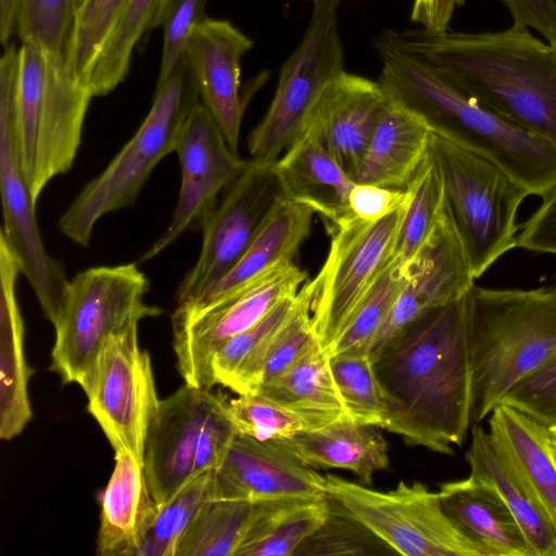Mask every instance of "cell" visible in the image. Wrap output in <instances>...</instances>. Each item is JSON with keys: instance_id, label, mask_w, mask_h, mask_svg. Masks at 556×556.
<instances>
[{"instance_id": "7402d4cb", "label": "cell", "mask_w": 556, "mask_h": 556, "mask_svg": "<svg viewBox=\"0 0 556 556\" xmlns=\"http://www.w3.org/2000/svg\"><path fill=\"white\" fill-rule=\"evenodd\" d=\"M488 424L496 454L556 529V456L549 428L505 403L494 407Z\"/></svg>"}, {"instance_id": "9a60e30c", "label": "cell", "mask_w": 556, "mask_h": 556, "mask_svg": "<svg viewBox=\"0 0 556 556\" xmlns=\"http://www.w3.org/2000/svg\"><path fill=\"white\" fill-rule=\"evenodd\" d=\"M275 162L251 157L243 173L223 194L202 228L198 260L177 287V305L203 299L237 264L283 199Z\"/></svg>"}, {"instance_id": "6da1fadb", "label": "cell", "mask_w": 556, "mask_h": 556, "mask_svg": "<svg viewBox=\"0 0 556 556\" xmlns=\"http://www.w3.org/2000/svg\"><path fill=\"white\" fill-rule=\"evenodd\" d=\"M371 358L388 403L383 429L409 445L454 454L473 424L467 293L410 324Z\"/></svg>"}, {"instance_id": "ffe728a7", "label": "cell", "mask_w": 556, "mask_h": 556, "mask_svg": "<svg viewBox=\"0 0 556 556\" xmlns=\"http://www.w3.org/2000/svg\"><path fill=\"white\" fill-rule=\"evenodd\" d=\"M253 45L230 22L205 17L191 31L185 54L201 103L237 154L245 108L240 94L241 60Z\"/></svg>"}, {"instance_id": "3957f363", "label": "cell", "mask_w": 556, "mask_h": 556, "mask_svg": "<svg viewBox=\"0 0 556 556\" xmlns=\"http://www.w3.org/2000/svg\"><path fill=\"white\" fill-rule=\"evenodd\" d=\"M399 37L480 104L556 144V43L515 23L498 31L418 28Z\"/></svg>"}, {"instance_id": "7dc6e473", "label": "cell", "mask_w": 556, "mask_h": 556, "mask_svg": "<svg viewBox=\"0 0 556 556\" xmlns=\"http://www.w3.org/2000/svg\"><path fill=\"white\" fill-rule=\"evenodd\" d=\"M408 200L407 189L354 182L349 194V208L361 220L377 222L405 205Z\"/></svg>"}, {"instance_id": "5b68a950", "label": "cell", "mask_w": 556, "mask_h": 556, "mask_svg": "<svg viewBox=\"0 0 556 556\" xmlns=\"http://www.w3.org/2000/svg\"><path fill=\"white\" fill-rule=\"evenodd\" d=\"M92 98L71 73L64 53L34 43L20 46L14 130L36 202L50 180L71 169Z\"/></svg>"}, {"instance_id": "e0dca14e", "label": "cell", "mask_w": 556, "mask_h": 556, "mask_svg": "<svg viewBox=\"0 0 556 556\" xmlns=\"http://www.w3.org/2000/svg\"><path fill=\"white\" fill-rule=\"evenodd\" d=\"M327 497L326 476L277 441L236 432L213 470L212 498L257 503Z\"/></svg>"}, {"instance_id": "f6af8a7d", "label": "cell", "mask_w": 556, "mask_h": 556, "mask_svg": "<svg viewBox=\"0 0 556 556\" xmlns=\"http://www.w3.org/2000/svg\"><path fill=\"white\" fill-rule=\"evenodd\" d=\"M330 501V500H329ZM325 523L296 551L295 555L366 554L369 538L375 536L332 501ZM376 538V536H375Z\"/></svg>"}, {"instance_id": "ba28073f", "label": "cell", "mask_w": 556, "mask_h": 556, "mask_svg": "<svg viewBox=\"0 0 556 556\" xmlns=\"http://www.w3.org/2000/svg\"><path fill=\"white\" fill-rule=\"evenodd\" d=\"M149 280L135 263L98 266L68 281L55 321L50 369L81 384L104 342L162 309L144 302Z\"/></svg>"}, {"instance_id": "bcb514c9", "label": "cell", "mask_w": 556, "mask_h": 556, "mask_svg": "<svg viewBox=\"0 0 556 556\" xmlns=\"http://www.w3.org/2000/svg\"><path fill=\"white\" fill-rule=\"evenodd\" d=\"M208 0H175L162 27L163 49L156 86L163 84L185 59L193 28L205 17Z\"/></svg>"}, {"instance_id": "c3c4849f", "label": "cell", "mask_w": 556, "mask_h": 556, "mask_svg": "<svg viewBox=\"0 0 556 556\" xmlns=\"http://www.w3.org/2000/svg\"><path fill=\"white\" fill-rule=\"evenodd\" d=\"M520 229L518 248L556 255V185L542 197L541 204Z\"/></svg>"}, {"instance_id": "83f0119b", "label": "cell", "mask_w": 556, "mask_h": 556, "mask_svg": "<svg viewBox=\"0 0 556 556\" xmlns=\"http://www.w3.org/2000/svg\"><path fill=\"white\" fill-rule=\"evenodd\" d=\"M312 468H340L369 485L389 467L388 444L377 427L344 419L318 430H302L276 440Z\"/></svg>"}, {"instance_id": "74e56055", "label": "cell", "mask_w": 556, "mask_h": 556, "mask_svg": "<svg viewBox=\"0 0 556 556\" xmlns=\"http://www.w3.org/2000/svg\"><path fill=\"white\" fill-rule=\"evenodd\" d=\"M329 366L349 416L356 422L383 429L388 403L370 354L329 355Z\"/></svg>"}, {"instance_id": "7bdbcfd3", "label": "cell", "mask_w": 556, "mask_h": 556, "mask_svg": "<svg viewBox=\"0 0 556 556\" xmlns=\"http://www.w3.org/2000/svg\"><path fill=\"white\" fill-rule=\"evenodd\" d=\"M301 294L295 312L277 336L264 361L257 388L283 374L318 343L311 319L309 280L301 287Z\"/></svg>"}, {"instance_id": "8d00e7d4", "label": "cell", "mask_w": 556, "mask_h": 556, "mask_svg": "<svg viewBox=\"0 0 556 556\" xmlns=\"http://www.w3.org/2000/svg\"><path fill=\"white\" fill-rule=\"evenodd\" d=\"M253 503L211 498L181 540L176 556H235Z\"/></svg>"}, {"instance_id": "ee69618b", "label": "cell", "mask_w": 556, "mask_h": 556, "mask_svg": "<svg viewBox=\"0 0 556 556\" xmlns=\"http://www.w3.org/2000/svg\"><path fill=\"white\" fill-rule=\"evenodd\" d=\"M501 403L516 407L547 428L556 427V351L520 380Z\"/></svg>"}, {"instance_id": "8992f818", "label": "cell", "mask_w": 556, "mask_h": 556, "mask_svg": "<svg viewBox=\"0 0 556 556\" xmlns=\"http://www.w3.org/2000/svg\"><path fill=\"white\" fill-rule=\"evenodd\" d=\"M199 102L194 78L184 59L156 86L151 109L131 139L61 216L60 231L86 247L102 216L134 204L153 168L175 152L184 124Z\"/></svg>"}, {"instance_id": "ac0fdd59", "label": "cell", "mask_w": 556, "mask_h": 556, "mask_svg": "<svg viewBox=\"0 0 556 556\" xmlns=\"http://www.w3.org/2000/svg\"><path fill=\"white\" fill-rule=\"evenodd\" d=\"M220 394L185 383L161 400L148 430L143 468L159 508L193 479V466L204 422Z\"/></svg>"}, {"instance_id": "277c9868", "label": "cell", "mask_w": 556, "mask_h": 556, "mask_svg": "<svg viewBox=\"0 0 556 556\" xmlns=\"http://www.w3.org/2000/svg\"><path fill=\"white\" fill-rule=\"evenodd\" d=\"M467 305L475 424L556 351V286L491 289L475 283Z\"/></svg>"}, {"instance_id": "44dd1931", "label": "cell", "mask_w": 556, "mask_h": 556, "mask_svg": "<svg viewBox=\"0 0 556 556\" xmlns=\"http://www.w3.org/2000/svg\"><path fill=\"white\" fill-rule=\"evenodd\" d=\"M388 105L377 80L344 71L324 89L303 132L315 137L352 176Z\"/></svg>"}, {"instance_id": "d4e9b609", "label": "cell", "mask_w": 556, "mask_h": 556, "mask_svg": "<svg viewBox=\"0 0 556 556\" xmlns=\"http://www.w3.org/2000/svg\"><path fill=\"white\" fill-rule=\"evenodd\" d=\"M157 513L143 463L128 452L115 453V466L101 498L97 554L135 556Z\"/></svg>"}, {"instance_id": "f907efd6", "label": "cell", "mask_w": 556, "mask_h": 556, "mask_svg": "<svg viewBox=\"0 0 556 556\" xmlns=\"http://www.w3.org/2000/svg\"><path fill=\"white\" fill-rule=\"evenodd\" d=\"M18 0H0V39L5 46L14 35V22Z\"/></svg>"}, {"instance_id": "1f68e13d", "label": "cell", "mask_w": 556, "mask_h": 556, "mask_svg": "<svg viewBox=\"0 0 556 556\" xmlns=\"http://www.w3.org/2000/svg\"><path fill=\"white\" fill-rule=\"evenodd\" d=\"M465 458L470 475L489 482L509 507L523 531L532 556H556L555 527L501 460L480 422L471 425L470 444Z\"/></svg>"}, {"instance_id": "d6986e66", "label": "cell", "mask_w": 556, "mask_h": 556, "mask_svg": "<svg viewBox=\"0 0 556 556\" xmlns=\"http://www.w3.org/2000/svg\"><path fill=\"white\" fill-rule=\"evenodd\" d=\"M407 269L408 281L378 332L370 356L410 324L462 298L475 285L468 260L444 208L427 242Z\"/></svg>"}, {"instance_id": "f35d334b", "label": "cell", "mask_w": 556, "mask_h": 556, "mask_svg": "<svg viewBox=\"0 0 556 556\" xmlns=\"http://www.w3.org/2000/svg\"><path fill=\"white\" fill-rule=\"evenodd\" d=\"M212 482L213 470L203 472L162 505L135 556H176L185 534L212 498Z\"/></svg>"}, {"instance_id": "30bf717a", "label": "cell", "mask_w": 556, "mask_h": 556, "mask_svg": "<svg viewBox=\"0 0 556 556\" xmlns=\"http://www.w3.org/2000/svg\"><path fill=\"white\" fill-rule=\"evenodd\" d=\"M311 2L312 14L302 39L281 66L268 110L249 136L252 159L277 161L302 135L324 89L344 72L338 18L342 0Z\"/></svg>"}, {"instance_id": "7a4b0ae2", "label": "cell", "mask_w": 556, "mask_h": 556, "mask_svg": "<svg viewBox=\"0 0 556 556\" xmlns=\"http://www.w3.org/2000/svg\"><path fill=\"white\" fill-rule=\"evenodd\" d=\"M382 62L378 83L389 101L422 118L430 130L501 167L529 194L556 185V144L493 113L442 71L408 50L397 31L374 41Z\"/></svg>"}, {"instance_id": "2e32d148", "label": "cell", "mask_w": 556, "mask_h": 556, "mask_svg": "<svg viewBox=\"0 0 556 556\" xmlns=\"http://www.w3.org/2000/svg\"><path fill=\"white\" fill-rule=\"evenodd\" d=\"M175 152L181 173L177 204L167 228L140 256V263L159 255L187 230H202L218 205V195L239 178L249 162L230 149L201 101L189 113Z\"/></svg>"}, {"instance_id": "f1b7e54d", "label": "cell", "mask_w": 556, "mask_h": 556, "mask_svg": "<svg viewBox=\"0 0 556 556\" xmlns=\"http://www.w3.org/2000/svg\"><path fill=\"white\" fill-rule=\"evenodd\" d=\"M314 214L308 206L281 199L237 264L203 299L192 303L225 296L271 269L294 262L311 233Z\"/></svg>"}, {"instance_id": "4fadbf2b", "label": "cell", "mask_w": 556, "mask_h": 556, "mask_svg": "<svg viewBox=\"0 0 556 556\" xmlns=\"http://www.w3.org/2000/svg\"><path fill=\"white\" fill-rule=\"evenodd\" d=\"M306 280V273L290 262L219 299L177 305L170 316L173 346L185 383L205 390L215 386V353L279 302L296 294Z\"/></svg>"}, {"instance_id": "ab89813d", "label": "cell", "mask_w": 556, "mask_h": 556, "mask_svg": "<svg viewBox=\"0 0 556 556\" xmlns=\"http://www.w3.org/2000/svg\"><path fill=\"white\" fill-rule=\"evenodd\" d=\"M127 1H78L64 55L73 76L87 88L96 60L117 25Z\"/></svg>"}, {"instance_id": "816d5d0a", "label": "cell", "mask_w": 556, "mask_h": 556, "mask_svg": "<svg viewBox=\"0 0 556 556\" xmlns=\"http://www.w3.org/2000/svg\"><path fill=\"white\" fill-rule=\"evenodd\" d=\"M441 4L445 8L462 7L466 0H440Z\"/></svg>"}, {"instance_id": "d590c367", "label": "cell", "mask_w": 556, "mask_h": 556, "mask_svg": "<svg viewBox=\"0 0 556 556\" xmlns=\"http://www.w3.org/2000/svg\"><path fill=\"white\" fill-rule=\"evenodd\" d=\"M409 278L393 258L372 283L328 355L370 354L371 345Z\"/></svg>"}, {"instance_id": "e575fe53", "label": "cell", "mask_w": 556, "mask_h": 556, "mask_svg": "<svg viewBox=\"0 0 556 556\" xmlns=\"http://www.w3.org/2000/svg\"><path fill=\"white\" fill-rule=\"evenodd\" d=\"M406 189L409 202L392 256L404 268L414 262L443 212L441 175L428 152Z\"/></svg>"}, {"instance_id": "d6a6232c", "label": "cell", "mask_w": 556, "mask_h": 556, "mask_svg": "<svg viewBox=\"0 0 556 556\" xmlns=\"http://www.w3.org/2000/svg\"><path fill=\"white\" fill-rule=\"evenodd\" d=\"M301 289L279 302L256 324L224 344L212 359L215 384L237 394L254 392L264 361L301 301Z\"/></svg>"}, {"instance_id": "f5cc1de1", "label": "cell", "mask_w": 556, "mask_h": 556, "mask_svg": "<svg viewBox=\"0 0 556 556\" xmlns=\"http://www.w3.org/2000/svg\"><path fill=\"white\" fill-rule=\"evenodd\" d=\"M549 430H551L552 445H553L554 453L556 456V427L549 428Z\"/></svg>"}, {"instance_id": "5bb4252c", "label": "cell", "mask_w": 556, "mask_h": 556, "mask_svg": "<svg viewBox=\"0 0 556 556\" xmlns=\"http://www.w3.org/2000/svg\"><path fill=\"white\" fill-rule=\"evenodd\" d=\"M80 387L87 410L114 452H128L143 463L148 430L161 400L150 355L139 344L138 324L104 342Z\"/></svg>"}, {"instance_id": "8fae6325", "label": "cell", "mask_w": 556, "mask_h": 556, "mask_svg": "<svg viewBox=\"0 0 556 556\" xmlns=\"http://www.w3.org/2000/svg\"><path fill=\"white\" fill-rule=\"evenodd\" d=\"M20 48L4 46L0 60V192L3 227L0 233L14 253L46 318L54 325L68 285L62 263L45 248L36 204L18 156L14 130Z\"/></svg>"}, {"instance_id": "4316f807", "label": "cell", "mask_w": 556, "mask_h": 556, "mask_svg": "<svg viewBox=\"0 0 556 556\" xmlns=\"http://www.w3.org/2000/svg\"><path fill=\"white\" fill-rule=\"evenodd\" d=\"M431 130L407 109L389 101L366 149L351 176L355 184L406 189L424 161Z\"/></svg>"}, {"instance_id": "60d3db41", "label": "cell", "mask_w": 556, "mask_h": 556, "mask_svg": "<svg viewBox=\"0 0 556 556\" xmlns=\"http://www.w3.org/2000/svg\"><path fill=\"white\" fill-rule=\"evenodd\" d=\"M79 0H18L14 35L22 43L64 53Z\"/></svg>"}, {"instance_id": "9c48e42d", "label": "cell", "mask_w": 556, "mask_h": 556, "mask_svg": "<svg viewBox=\"0 0 556 556\" xmlns=\"http://www.w3.org/2000/svg\"><path fill=\"white\" fill-rule=\"evenodd\" d=\"M327 497L382 544L405 556H483L446 515L438 492L404 481L377 491L326 476Z\"/></svg>"}, {"instance_id": "4dcf8cb0", "label": "cell", "mask_w": 556, "mask_h": 556, "mask_svg": "<svg viewBox=\"0 0 556 556\" xmlns=\"http://www.w3.org/2000/svg\"><path fill=\"white\" fill-rule=\"evenodd\" d=\"M330 509L328 497L253 503L235 556L295 555L301 545L325 523Z\"/></svg>"}, {"instance_id": "7c38bea8", "label": "cell", "mask_w": 556, "mask_h": 556, "mask_svg": "<svg viewBox=\"0 0 556 556\" xmlns=\"http://www.w3.org/2000/svg\"><path fill=\"white\" fill-rule=\"evenodd\" d=\"M408 202L377 222L352 216L327 229L330 236L327 257L309 280L312 326L327 353L392 260Z\"/></svg>"}, {"instance_id": "836d02e7", "label": "cell", "mask_w": 556, "mask_h": 556, "mask_svg": "<svg viewBox=\"0 0 556 556\" xmlns=\"http://www.w3.org/2000/svg\"><path fill=\"white\" fill-rule=\"evenodd\" d=\"M175 0H128L88 80L92 97L114 90L129 71L131 55L144 34L162 26Z\"/></svg>"}, {"instance_id": "52a82bcc", "label": "cell", "mask_w": 556, "mask_h": 556, "mask_svg": "<svg viewBox=\"0 0 556 556\" xmlns=\"http://www.w3.org/2000/svg\"><path fill=\"white\" fill-rule=\"evenodd\" d=\"M428 155L443 185V208L475 279L518 247V211L529 192L488 159L431 131Z\"/></svg>"}, {"instance_id": "b9f144b4", "label": "cell", "mask_w": 556, "mask_h": 556, "mask_svg": "<svg viewBox=\"0 0 556 556\" xmlns=\"http://www.w3.org/2000/svg\"><path fill=\"white\" fill-rule=\"evenodd\" d=\"M227 410L237 432L261 441L282 440L305 430L295 415L256 392L227 400Z\"/></svg>"}, {"instance_id": "cb8c5ba5", "label": "cell", "mask_w": 556, "mask_h": 556, "mask_svg": "<svg viewBox=\"0 0 556 556\" xmlns=\"http://www.w3.org/2000/svg\"><path fill=\"white\" fill-rule=\"evenodd\" d=\"M274 170L282 198L312 208L327 229L353 216L351 176L312 135L303 132L275 162Z\"/></svg>"}, {"instance_id": "484cf974", "label": "cell", "mask_w": 556, "mask_h": 556, "mask_svg": "<svg viewBox=\"0 0 556 556\" xmlns=\"http://www.w3.org/2000/svg\"><path fill=\"white\" fill-rule=\"evenodd\" d=\"M438 493L446 515L483 556H532L517 519L489 482L469 475Z\"/></svg>"}, {"instance_id": "603a6c76", "label": "cell", "mask_w": 556, "mask_h": 556, "mask_svg": "<svg viewBox=\"0 0 556 556\" xmlns=\"http://www.w3.org/2000/svg\"><path fill=\"white\" fill-rule=\"evenodd\" d=\"M21 273L18 262L0 233V438L18 435L33 414L28 397V380L34 370L24 352V320L16 287Z\"/></svg>"}, {"instance_id": "db71d44e", "label": "cell", "mask_w": 556, "mask_h": 556, "mask_svg": "<svg viewBox=\"0 0 556 556\" xmlns=\"http://www.w3.org/2000/svg\"><path fill=\"white\" fill-rule=\"evenodd\" d=\"M309 1H312V0H309Z\"/></svg>"}, {"instance_id": "f546056e", "label": "cell", "mask_w": 556, "mask_h": 556, "mask_svg": "<svg viewBox=\"0 0 556 556\" xmlns=\"http://www.w3.org/2000/svg\"><path fill=\"white\" fill-rule=\"evenodd\" d=\"M255 392L295 415L305 430H318L352 419L333 380L329 355L318 343L288 370L260 386Z\"/></svg>"}, {"instance_id": "681fc988", "label": "cell", "mask_w": 556, "mask_h": 556, "mask_svg": "<svg viewBox=\"0 0 556 556\" xmlns=\"http://www.w3.org/2000/svg\"><path fill=\"white\" fill-rule=\"evenodd\" d=\"M514 23L556 43V0H502Z\"/></svg>"}]
</instances>
